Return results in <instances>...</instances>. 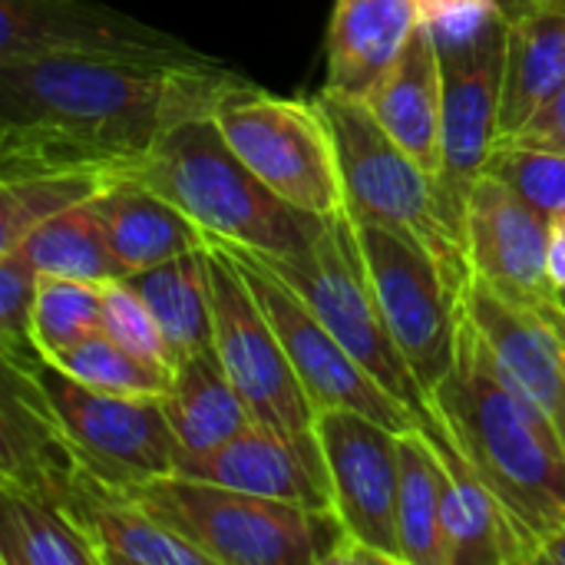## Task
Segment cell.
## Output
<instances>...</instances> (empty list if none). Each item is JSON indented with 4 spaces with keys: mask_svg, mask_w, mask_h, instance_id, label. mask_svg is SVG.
<instances>
[{
    "mask_svg": "<svg viewBox=\"0 0 565 565\" xmlns=\"http://www.w3.org/2000/svg\"><path fill=\"white\" fill-rule=\"evenodd\" d=\"M3 361L30 371L70 447L109 483L129 487L175 473L179 450L162 397H129L86 387L46 361L36 348L3 354Z\"/></svg>",
    "mask_w": 565,
    "mask_h": 565,
    "instance_id": "8",
    "label": "cell"
},
{
    "mask_svg": "<svg viewBox=\"0 0 565 565\" xmlns=\"http://www.w3.org/2000/svg\"><path fill=\"white\" fill-rule=\"evenodd\" d=\"M225 248L235 258L238 271L245 275L262 311L275 324L285 354L291 358L315 411H358L387 424L397 434L424 427L414 411H407L351 358V351L324 328V321L308 308V301L262 255L242 245H225Z\"/></svg>",
    "mask_w": 565,
    "mask_h": 565,
    "instance_id": "12",
    "label": "cell"
},
{
    "mask_svg": "<svg viewBox=\"0 0 565 565\" xmlns=\"http://www.w3.org/2000/svg\"><path fill=\"white\" fill-rule=\"evenodd\" d=\"M417 23V0H334L324 86L364 99L394 66Z\"/></svg>",
    "mask_w": 565,
    "mask_h": 565,
    "instance_id": "21",
    "label": "cell"
},
{
    "mask_svg": "<svg viewBox=\"0 0 565 565\" xmlns=\"http://www.w3.org/2000/svg\"><path fill=\"white\" fill-rule=\"evenodd\" d=\"M315 106L334 142L348 215L417 238L444 265V271L467 288L473 268L467 245L444 222L437 179L401 149L364 99L324 86L315 96Z\"/></svg>",
    "mask_w": 565,
    "mask_h": 565,
    "instance_id": "6",
    "label": "cell"
},
{
    "mask_svg": "<svg viewBox=\"0 0 565 565\" xmlns=\"http://www.w3.org/2000/svg\"><path fill=\"white\" fill-rule=\"evenodd\" d=\"M463 242L473 275L503 295L533 308L559 305V288L550 271L553 222L490 172L470 192Z\"/></svg>",
    "mask_w": 565,
    "mask_h": 565,
    "instance_id": "14",
    "label": "cell"
},
{
    "mask_svg": "<svg viewBox=\"0 0 565 565\" xmlns=\"http://www.w3.org/2000/svg\"><path fill=\"white\" fill-rule=\"evenodd\" d=\"M179 205L212 242L268 258H301L328 225L275 195L228 146L215 116L175 126L132 172Z\"/></svg>",
    "mask_w": 565,
    "mask_h": 565,
    "instance_id": "3",
    "label": "cell"
},
{
    "mask_svg": "<svg viewBox=\"0 0 565 565\" xmlns=\"http://www.w3.org/2000/svg\"><path fill=\"white\" fill-rule=\"evenodd\" d=\"M162 411L175 437V450H179L175 463L185 457H202L209 450H218L222 444L235 440L242 430L255 424L215 344L175 364L172 387L169 394H162Z\"/></svg>",
    "mask_w": 565,
    "mask_h": 565,
    "instance_id": "23",
    "label": "cell"
},
{
    "mask_svg": "<svg viewBox=\"0 0 565 565\" xmlns=\"http://www.w3.org/2000/svg\"><path fill=\"white\" fill-rule=\"evenodd\" d=\"M536 563H546V565H565V530L559 533H553L550 540H543V546L536 550Z\"/></svg>",
    "mask_w": 565,
    "mask_h": 565,
    "instance_id": "36",
    "label": "cell"
},
{
    "mask_svg": "<svg viewBox=\"0 0 565 565\" xmlns=\"http://www.w3.org/2000/svg\"><path fill=\"white\" fill-rule=\"evenodd\" d=\"M262 258L308 301V308L324 321V328L351 351V358L384 391H391L407 411H414L424 427L434 420L430 401L387 328L348 209L328 215V225L308 255L301 258L262 255Z\"/></svg>",
    "mask_w": 565,
    "mask_h": 565,
    "instance_id": "7",
    "label": "cell"
},
{
    "mask_svg": "<svg viewBox=\"0 0 565 565\" xmlns=\"http://www.w3.org/2000/svg\"><path fill=\"white\" fill-rule=\"evenodd\" d=\"M36 285H40V271L20 248L0 255V348L3 354L33 351L30 321H33V305H36Z\"/></svg>",
    "mask_w": 565,
    "mask_h": 565,
    "instance_id": "33",
    "label": "cell"
},
{
    "mask_svg": "<svg viewBox=\"0 0 565 565\" xmlns=\"http://www.w3.org/2000/svg\"><path fill=\"white\" fill-rule=\"evenodd\" d=\"M43 53H192V46L89 0H0V63Z\"/></svg>",
    "mask_w": 565,
    "mask_h": 565,
    "instance_id": "17",
    "label": "cell"
},
{
    "mask_svg": "<svg viewBox=\"0 0 565 565\" xmlns=\"http://www.w3.org/2000/svg\"><path fill=\"white\" fill-rule=\"evenodd\" d=\"M20 252L33 262L40 275L76 278L89 285H109L126 278L122 265L116 262L99 212L89 202L73 205L46 222H40L20 245Z\"/></svg>",
    "mask_w": 565,
    "mask_h": 565,
    "instance_id": "27",
    "label": "cell"
},
{
    "mask_svg": "<svg viewBox=\"0 0 565 565\" xmlns=\"http://www.w3.org/2000/svg\"><path fill=\"white\" fill-rule=\"evenodd\" d=\"M354 228L387 328L430 401L434 387L457 361L463 288L417 238L358 218Z\"/></svg>",
    "mask_w": 565,
    "mask_h": 565,
    "instance_id": "10",
    "label": "cell"
},
{
    "mask_svg": "<svg viewBox=\"0 0 565 565\" xmlns=\"http://www.w3.org/2000/svg\"><path fill=\"white\" fill-rule=\"evenodd\" d=\"M444 463V559L447 565H526V553L516 540L513 523L507 520L497 497L463 460V454L447 437L444 424L434 420L424 427Z\"/></svg>",
    "mask_w": 565,
    "mask_h": 565,
    "instance_id": "19",
    "label": "cell"
},
{
    "mask_svg": "<svg viewBox=\"0 0 565 565\" xmlns=\"http://www.w3.org/2000/svg\"><path fill=\"white\" fill-rule=\"evenodd\" d=\"M93 205L126 278L209 245V235L179 205L132 175H116Z\"/></svg>",
    "mask_w": 565,
    "mask_h": 565,
    "instance_id": "22",
    "label": "cell"
},
{
    "mask_svg": "<svg viewBox=\"0 0 565 565\" xmlns=\"http://www.w3.org/2000/svg\"><path fill=\"white\" fill-rule=\"evenodd\" d=\"M507 20L500 139L516 136L565 83V0H523Z\"/></svg>",
    "mask_w": 565,
    "mask_h": 565,
    "instance_id": "20",
    "label": "cell"
},
{
    "mask_svg": "<svg viewBox=\"0 0 565 565\" xmlns=\"http://www.w3.org/2000/svg\"><path fill=\"white\" fill-rule=\"evenodd\" d=\"M0 563L99 565V556L50 497L0 480Z\"/></svg>",
    "mask_w": 565,
    "mask_h": 565,
    "instance_id": "25",
    "label": "cell"
},
{
    "mask_svg": "<svg viewBox=\"0 0 565 565\" xmlns=\"http://www.w3.org/2000/svg\"><path fill=\"white\" fill-rule=\"evenodd\" d=\"M248 79L202 53H43L0 63V179L132 172Z\"/></svg>",
    "mask_w": 565,
    "mask_h": 565,
    "instance_id": "1",
    "label": "cell"
},
{
    "mask_svg": "<svg viewBox=\"0 0 565 565\" xmlns=\"http://www.w3.org/2000/svg\"><path fill=\"white\" fill-rule=\"evenodd\" d=\"M205 248L175 255L169 262H159L152 268H142L129 278H122L152 311L172 364L182 358L215 344V324H212V301H209V278H205Z\"/></svg>",
    "mask_w": 565,
    "mask_h": 565,
    "instance_id": "24",
    "label": "cell"
},
{
    "mask_svg": "<svg viewBox=\"0 0 565 565\" xmlns=\"http://www.w3.org/2000/svg\"><path fill=\"white\" fill-rule=\"evenodd\" d=\"M175 473L222 483L232 490L298 503L308 510H334L328 460L315 434H278L262 424H252L235 440L209 450L202 457H185L175 463Z\"/></svg>",
    "mask_w": 565,
    "mask_h": 565,
    "instance_id": "16",
    "label": "cell"
},
{
    "mask_svg": "<svg viewBox=\"0 0 565 565\" xmlns=\"http://www.w3.org/2000/svg\"><path fill=\"white\" fill-rule=\"evenodd\" d=\"M503 3V10H510V7H516V3H523V0H500Z\"/></svg>",
    "mask_w": 565,
    "mask_h": 565,
    "instance_id": "38",
    "label": "cell"
},
{
    "mask_svg": "<svg viewBox=\"0 0 565 565\" xmlns=\"http://www.w3.org/2000/svg\"><path fill=\"white\" fill-rule=\"evenodd\" d=\"M70 377H76L86 387L106 391V394H129V397H162L172 387V374L166 367H156L126 348H119L109 334L96 331L86 341L46 358Z\"/></svg>",
    "mask_w": 565,
    "mask_h": 565,
    "instance_id": "29",
    "label": "cell"
},
{
    "mask_svg": "<svg viewBox=\"0 0 565 565\" xmlns=\"http://www.w3.org/2000/svg\"><path fill=\"white\" fill-rule=\"evenodd\" d=\"M503 139H523V142H533V146H546V149L565 152V83L540 106V113L516 136H503Z\"/></svg>",
    "mask_w": 565,
    "mask_h": 565,
    "instance_id": "34",
    "label": "cell"
},
{
    "mask_svg": "<svg viewBox=\"0 0 565 565\" xmlns=\"http://www.w3.org/2000/svg\"><path fill=\"white\" fill-rule=\"evenodd\" d=\"M401 454V493H397V526L404 565H447L444 559V463L437 447L424 430H407L397 437Z\"/></svg>",
    "mask_w": 565,
    "mask_h": 565,
    "instance_id": "26",
    "label": "cell"
},
{
    "mask_svg": "<svg viewBox=\"0 0 565 565\" xmlns=\"http://www.w3.org/2000/svg\"><path fill=\"white\" fill-rule=\"evenodd\" d=\"M430 411L503 507L533 565L543 540L565 530V444L556 420L503 381L467 308L457 361L434 387Z\"/></svg>",
    "mask_w": 565,
    "mask_h": 565,
    "instance_id": "2",
    "label": "cell"
},
{
    "mask_svg": "<svg viewBox=\"0 0 565 565\" xmlns=\"http://www.w3.org/2000/svg\"><path fill=\"white\" fill-rule=\"evenodd\" d=\"M550 271L556 288H565V215L553 222V242H550Z\"/></svg>",
    "mask_w": 565,
    "mask_h": 565,
    "instance_id": "35",
    "label": "cell"
},
{
    "mask_svg": "<svg viewBox=\"0 0 565 565\" xmlns=\"http://www.w3.org/2000/svg\"><path fill=\"white\" fill-rule=\"evenodd\" d=\"M483 172L507 182L550 222L565 215V152L559 149L533 146L523 139H497Z\"/></svg>",
    "mask_w": 565,
    "mask_h": 565,
    "instance_id": "31",
    "label": "cell"
},
{
    "mask_svg": "<svg viewBox=\"0 0 565 565\" xmlns=\"http://www.w3.org/2000/svg\"><path fill=\"white\" fill-rule=\"evenodd\" d=\"M113 179L116 175L93 169L0 179V255L17 252L40 222L96 199Z\"/></svg>",
    "mask_w": 565,
    "mask_h": 565,
    "instance_id": "28",
    "label": "cell"
},
{
    "mask_svg": "<svg viewBox=\"0 0 565 565\" xmlns=\"http://www.w3.org/2000/svg\"><path fill=\"white\" fill-rule=\"evenodd\" d=\"M377 122L401 142V149L427 169L440 172V126H444V76L430 26L420 20L394 60V66L364 96Z\"/></svg>",
    "mask_w": 565,
    "mask_h": 565,
    "instance_id": "18",
    "label": "cell"
},
{
    "mask_svg": "<svg viewBox=\"0 0 565 565\" xmlns=\"http://www.w3.org/2000/svg\"><path fill=\"white\" fill-rule=\"evenodd\" d=\"M202 255L215 324V351L245 407L252 411V420L291 437L315 434L318 411L235 258L225 245L212 238Z\"/></svg>",
    "mask_w": 565,
    "mask_h": 565,
    "instance_id": "11",
    "label": "cell"
},
{
    "mask_svg": "<svg viewBox=\"0 0 565 565\" xmlns=\"http://www.w3.org/2000/svg\"><path fill=\"white\" fill-rule=\"evenodd\" d=\"M563 341H565V334H563ZM556 427H559V437H563V444H565V348H563V397H559V407H556Z\"/></svg>",
    "mask_w": 565,
    "mask_h": 565,
    "instance_id": "37",
    "label": "cell"
},
{
    "mask_svg": "<svg viewBox=\"0 0 565 565\" xmlns=\"http://www.w3.org/2000/svg\"><path fill=\"white\" fill-rule=\"evenodd\" d=\"M463 308L503 381L556 417L563 397V301L556 308H533L503 295L480 275H470Z\"/></svg>",
    "mask_w": 565,
    "mask_h": 565,
    "instance_id": "15",
    "label": "cell"
},
{
    "mask_svg": "<svg viewBox=\"0 0 565 565\" xmlns=\"http://www.w3.org/2000/svg\"><path fill=\"white\" fill-rule=\"evenodd\" d=\"M444 76L437 195L450 232L463 242L467 202L500 139L507 70V10L500 0H417ZM467 245V242H463Z\"/></svg>",
    "mask_w": 565,
    "mask_h": 565,
    "instance_id": "5",
    "label": "cell"
},
{
    "mask_svg": "<svg viewBox=\"0 0 565 565\" xmlns=\"http://www.w3.org/2000/svg\"><path fill=\"white\" fill-rule=\"evenodd\" d=\"M103 334H109L129 354H136L156 367L175 371L169 344H166L152 311L122 278L103 285Z\"/></svg>",
    "mask_w": 565,
    "mask_h": 565,
    "instance_id": "32",
    "label": "cell"
},
{
    "mask_svg": "<svg viewBox=\"0 0 565 565\" xmlns=\"http://www.w3.org/2000/svg\"><path fill=\"white\" fill-rule=\"evenodd\" d=\"M315 430L331 473L334 513L354 543L351 563L404 565L397 526L401 434L358 411H318Z\"/></svg>",
    "mask_w": 565,
    "mask_h": 565,
    "instance_id": "13",
    "label": "cell"
},
{
    "mask_svg": "<svg viewBox=\"0 0 565 565\" xmlns=\"http://www.w3.org/2000/svg\"><path fill=\"white\" fill-rule=\"evenodd\" d=\"M103 331V285L40 275L30 341L43 358H53L89 334Z\"/></svg>",
    "mask_w": 565,
    "mask_h": 565,
    "instance_id": "30",
    "label": "cell"
},
{
    "mask_svg": "<svg viewBox=\"0 0 565 565\" xmlns=\"http://www.w3.org/2000/svg\"><path fill=\"white\" fill-rule=\"evenodd\" d=\"M139 507L199 546L212 565L351 563L354 543L334 510L166 473L126 487Z\"/></svg>",
    "mask_w": 565,
    "mask_h": 565,
    "instance_id": "4",
    "label": "cell"
},
{
    "mask_svg": "<svg viewBox=\"0 0 565 565\" xmlns=\"http://www.w3.org/2000/svg\"><path fill=\"white\" fill-rule=\"evenodd\" d=\"M215 122L238 159L285 202L311 215L344 209L334 142L315 99H285L245 83L218 106Z\"/></svg>",
    "mask_w": 565,
    "mask_h": 565,
    "instance_id": "9",
    "label": "cell"
},
{
    "mask_svg": "<svg viewBox=\"0 0 565 565\" xmlns=\"http://www.w3.org/2000/svg\"><path fill=\"white\" fill-rule=\"evenodd\" d=\"M559 301H563V308H565V288H559Z\"/></svg>",
    "mask_w": 565,
    "mask_h": 565,
    "instance_id": "39",
    "label": "cell"
}]
</instances>
